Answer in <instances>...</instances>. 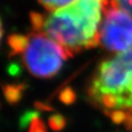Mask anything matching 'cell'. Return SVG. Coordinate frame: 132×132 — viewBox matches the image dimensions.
Here are the masks:
<instances>
[{
  "label": "cell",
  "mask_w": 132,
  "mask_h": 132,
  "mask_svg": "<svg viewBox=\"0 0 132 132\" xmlns=\"http://www.w3.org/2000/svg\"><path fill=\"white\" fill-rule=\"evenodd\" d=\"M100 45L117 54L132 47V16L111 0L105 7L100 27Z\"/></svg>",
  "instance_id": "cell-4"
},
{
  "label": "cell",
  "mask_w": 132,
  "mask_h": 132,
  "mask_svg": "<svg viewBox=\"0 0 132 132\" xmlns=\"http://www.w3.org/2000/svg\"><path fill=\"white\" fill-rule=\"evenodd\" d=\"M116 6L132 16V0H111Z\"/></svg>",
  "instance_id": "cell-6"
},
{
  "label": "cell",
  "mask_w": 132,
  "mask_h": 132,
  "mask_svg": "<svg viewBox=\"0 0 132 132\" xmlns=\"http://www.w3.org/2000/svg\"><path fill=\"white\" fill-rule=\"evenodd\" d=\"M8 44L11 55L21 58L26 70L37 78H51L69 58L61 45L42 32L12 34Z\"/></svg>",
  "instance_id": "cell-3"
},
{
  "label": "cell",
  "mask_w": 132,
  "mask_h": 132,
  "mask_svg": "<svg viewBox=\"0 0 132 132\" xmlns=\"http://www.w3.org/2000/svg\"><path fill=\"white\" fill-rule=\"evenodd\" d=\"M108 0H75L47 13H31L32 30L61 45L69 57L100 45V27Z\"/></svg>",
  "instance_id": "cell-1"
},
{
  "label": "cell",
  "mask_w": 132,
  "mask_h": 132,
  "mask_svg": "<svg viewBox=\"0 0 132 132\" xmlns=\"http://www.w3.org/2000/svg\"><path fill=\"white\" fill-rule=\"evenodd\" d=\"M87 92L113 122L132 129V47L102 62Z\"/></svg>",
  "instance_id": "cell-2"
},
{
  "label": "cell",
  "mask_w": 132,
  "mask_h": 132,
  "mask_svg": "<svg viewBox=\"0 0 132 132\" xmlns=\"http://www.w3.org/2000/svg\"><path fill=\"white\" fill-rule=\"evenodd\" d=\"M73 1L75 0H38L40 5L48 11H55L57 9H60Z\"/></svg>",
  "instance_id": "cell-5"
},
{
  "label": "cell",
  "mask_w": 132,
  "mask_h": 132,
  "mask_svg": "<svg viewBox=\"0 0 132 132\" xmlns=\"http://www.w3.org/2000/svg\"><path fill=\"white\" fill-rule=\"evenodd\" d=\"M29 132H45L44 127L41 123L39 122L38 120H35L34 122L31 124V128Z\"/></svg>",
  "instance_id": "cell-7"
}]
</instances>
